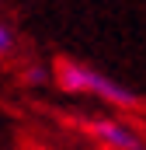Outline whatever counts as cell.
Segmentation results:
<instances>
[{
    "label": "cell",
    "instance_id": "cell-1",
    "mask_svg": "<svg viewBox=\"0 0 146 150\" xmlns=\"http://www.w3.org/2000/svg\"><path fill=\"white\" fill-rule=\"evenodd\" d=\"M52 80H56V87H59L63 94L94 98V101H105L111 108H118V112H139L146 105V98L136 87L122 84L118 77L105 74V70H98V67H91V63H80V59H56Z\"/></svg>",
    "mask_w": 146,
    "mask_h": 150
},
{
    "label": "cell",
    "instance_id": "cell-3",
    "mask_svg": "<svg viewBox=\"0 0 146 150\" xmlns=\"http://www.w3.org/2000/svg\"><path fill=\"white\" fill-rule=\"evenodd\" d=\"M11 49H14V28L0 18V56H7Z\"/></svg>",
    "mask_w": 146,
    "mask_h": 150
},
{
    "label": "cell",
    "instance_id": "cell-2",
    "mask_svg": "<svg viewBox=\"0 0 146 150\" xmlns=\"http://www.w3.org/2000/svg\"><path fill=\"white\" fill-rule=\"evenodd\" d=\"M91 140L101 150H146L143 129L122 115H105V119H91L87 122Z\"/></svg>",
    "mask_w": 146,
    "mask_h": 150
}]
</instances>
